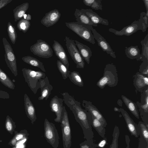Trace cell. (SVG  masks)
<instances>
[{"mask_svg": "<svg viewBox=\"0 0 148 148\" xmlns=\"http://www.w3.org/2000/svg\"><path fill=\"white\" fill-rule=\"evenodd\" d=\"M94 36L95 39L97 41L98 46L101 48L103 51L106 52L113 58H116L115 53L111 46L104 38L95 29L92 27L91 29Z\"/></svg>", "mask_w": 148, "mask_h": 148, "instance_id": "cell-11", "label": "cell"}, {"mask_svg": "<svg viewBox=\"0 0 148 148\" xmlns=\"http://www.w3.org/2000/svg\"><path fill=\"white\" fill-rule=\"evenodd\" d=\"M74 41L81 56L84 60L89 64L90 58L92 56V51L91 49L86 45L77 40H75Z\"/></svg>", "mask_w": 148, "mask_h": 148, "instance_id": "cell-21", "label": "cell"}, {"mask_svg": "<svg viewBox=\"0 0 148 148\" xmlns=\"http://www.w3.org/2000/svg\"><path fill=\"white\" fill-rule=\"evenodd\" d=\"M25 19L29 21L31 19V16L29 14H27V16L25 18Z\"/></svg>", "mask_w": 148, "mask_h": 148, "instance_id": "cell-47", "label": "cell"}, {"mask_svg": "<svg viewBox=\"0 0 148 148\" xmlns=\"http://www.w3.org/2000/svg\"><path fill=\"white\" fill-rule=\"evenodd\" d=\"M66 26L83 40L94 45L95 42L91 31L92 26H87L75 22H66Z\"/></svg>", "mask_w": 148, "mask_h": 148, "instance_id": "cell-4", "label": "cell"}, {"mask_svg": "<svg viewBox=\"0 0 148 148\" xmlns=\"http://www.w3.org/2000/svg\"><path fill=\"white\" fill-rule=\"evenodd\" d=\"M80 10L87 16L94 24L97 25L99 24L107 26L109 25V21L107 19L101 17L92 10L81 9Z\"/></svg>", "mask_w": 148, "mask_h": 148, "instance_id": "cell-19", "label": "cell"}, {"mask_svg": "<svg viewBox=\"0 0 148 148\" xmlns=\"http://www.w3.org/2000/svg\"><path fill=\"white\" fill-rule=\"evenodd\" d=\"M2 41L5 51V60L8 67L16 77L18 75V70L16 56L11 45L6 39L3 38Z\"/></svg>", "mask_w": 148, "mask_h": 148, "instance_id": "cell-7", "label": "cell"}, {"mask_svg": "<svg viewBox=\"0 0 148 148\" xmlns=\"http://www.w3.org/2000/svg\"><path fill=\"white\" fill-rule=\"evenodd\" d=\"M9 98V95L7 92L0 90V98L8 99Z\"/></svg>", "mask_w": 148, "mask_h": 148, "instance_id": "cell-42", "label": "cell"}, {"mask_svg": "<svg viewBox=\"0 0 148 148\" xmlns=\"http://www.w3.org/2000/svg\"><path fill=\"white\" fill-rule=\"evenodd\" d=\"M61 14L57 9L52 10L45 14L40 21L41 23L48 27L56 24L59 20Z\"/></svg>", "mask_w": 148, "mask_h": 148, "instance_id": "cell-13", "label": "cell"}, {"mask_svg": "<svg viewBox=\"0 0 148 148\" xmlns=\"http://www.w3.org/2000/svg\"><path fill=\"white\" fill-rule=\"evenodd\" d=\"M140 137L139 138L138 148H148V144L147 143L140 134Z\"/></svg>", "mask_w": 148, "mask_h": 148, "instance_id": "cell-41", "label": "cell"}, {"mask_svg": "<svg viewBox=\"0 0 148 148\" xmlns=\"http://www.w3.org/2000/svg\"><path fill=\"white\" fill-rule=\"evenodd\" d=\"M106 143V139H103L101 140L99 143L98 146L100 147H103Z\"/></svg>", "mask_w": 148, "mask_h": 148, "instance_id": "cell-45", "label": "cell"}, {"mask_svg": "<svg viewBox=\"0 0 148 148\" xmlns=\"http://www.w3.org/2000/svg\"><path fill=\"white\" fill-rule=\"evenodd\" d=\"M53 42L52 47L56 56L69 69V64L64 48L58 41L54 40Z\"/></svg>", "mask_w": 148, "mask_h": 148, "instance_id": "cell-16", "label": "cell"}, {"mask_svg": "<svg viewBox=\"0 0 148 148\" xmlns=\"http://www.w3.org/2000/svg\"><path fill=\"white\" fill-rule=\"evenodd\" d=\"M134 84L136 89L139 91H142L146 87H147L148 79L147 76H145L139 73H137L134 75Z\"/></svg>", "mask_w": 148, "mask_h": 148, "instance_id": "cell-20", "label": "cell"}, {"mask_svg": "<svg viewBox=\"0 0 148 148\" xmlns=\"http://www.w3.org/2000/svg\"><path fill=\"white\" fill-rule=\"evenodd\" d=\"M30 25L31 23L29 21L22 18L18 22L17 26L19 31L25 33L28 30Z\"/></svg>", "mask_w": 148, "mask_h": 148, "instance_id": "cell-33", "label": "cell"}, {"mask_svg": "<svg viewBox=\"0 0 148 148\" xmlns=\"http://www.w3.org/2000/svg\"><path fill=\"white\" fill-rule=\"evenodd\" d=\"M101 0H84V4L95 10H102Z\"/></svg>", "mask_w": 148, "mask_h": 148, "instance_id": "cell-32", "label": "cell"}, {"mask_svg": "<svg viewBox=\"0 0 148 148\" xmlns=\"http://www.w3.org/2000/svg\"><path fill=\"white\" fill-rule=\"evenodd\" d=\"M119 133L118 127L115 125L113 131L112 141L109 148H118V139Z\"/></svg>", "mask_w": 148, "mask_h": 148, "instance_id": "cell-35", "label": "cell"}, {"mask_svg": "<svg viewBox=\"0 0 148 148\" xmlns=\"http://www.w3.org/2000/svg\"><path fill=\"white\" fill-rule=\"evenodd\" d=\"M41 89L40 96L38 98L39 100H46L49 98L53 89L52 86L50 84L48 77L46 76L39 80Z\"/></svg>", "mask_w": 148, "mask_h": 148, "instance_id": "cell-17", "label": "cell"}, {"mask_svg": "<svg viewBox=\"0 0 148 148\" xmlns=\"http://www.w3.org/2000/svg\"><path fill=\"white\" fill-rule=\"evenodd\" d=\"M12 0H0V10L10 3Z\"/></svg>", "mask_w": 148, "mask_h": 148, "instance_id": "cell-43", "label": "cell"}, {"mask_svg": "<svg viewBox=\"0 0 148 148\" xmlns=\"http://www.w3.org/2000/svg\"><path fill=\"white\" fill-rule=\"evenodd\" d=\"M88 111L91 126L96 130L101 136L104 138L106 132L105 127L99 121L93 116Z\"/></svg>", "mask_w": 148, "mask_h": 148, "instance_id": "cell-24", "label": "cell"}, {"mask_svg": "<svg viewBox=\"0 0 148 148\" xmlns=\"http://www.w3.org/2000/svg\"><path fill=\"white\" fill-rule=\"evenodd\" d=\"M66 46L72 60L76 64L77 68L84 69L85 63L77 48L74 41L69 37H65Z\"/></svg>", "mask_w": 148, "mask_h": 148, "instance_id": "cell-9", "label": "cell"}, {"mask_svg": "<svg viewBox=\"0 0 148 148\" xmlns=\"http://www.w3.org/2000/svg\"><path fill=\"white\" fill-rule=\"evenodd\" d=\"M44 136L53 148H58L59 137L55 125L45 119L44 123Z\"/></svg>", "mask_w": 148, "mask_h": 148, "instance_id": "cell-6", "label": "cell"}, {"mask_svg": "<svg viewBox=\"0 0 148 148\" xmlns=\"http://www.w3.org/2000/svg\"><path fill=\"white\" fill-rule=\"evenodd\" d=\"M57 65L59 71L62 75L63 78L64 80L66 79L70 74V71L59 60H57Z\"/></svg>", "mask_w": 148, "mask_h": 148, "instance_id": "cell-34", "label": "cell"}, {"mask_svg": "<svg viewBox=\"0 0 148 148\" xmlns=\"http://www.w3.org/2000/svg\"><path fill=\"white\" fill-rule=\"evenodd\" d=\"M29 135V134L26 130H22V132H20L16 134L9 143L12 146H14L18 141L25 138Z\"/></svg>", "mask_w": 148, "mask_h": 148, "instance_id": "cell-37", "label": "cell"}, {"mask_svg": "<svg viewBox=\"0 0 148 148\" xmlns=\"http://www.w3.org/2000/svg\"><path fill=\"white\" fill-rule=\"evenodd\" d=\"M118 82V75L116 66L113 63L107 64L103 76L98 81L97 85L101 89L106 85L110 87L116 86Z\"/></svg>", "mask_w": 148, "mask_h": 148, "instance_id": "cell-2", "label": "cell"}, {"mask_svg": "<svg viewBox=\"0 0 148 148\" xmlns=\"http://www.w3.org/2000/svg\"><path fill=\"white\" fill-rule=\"evenodd\" d=\"M61 126L63 148H71V134L67 112L64 106L62 110Z\"/></svg>", "mask_w": 148, "mask_h": 148, "instance_id": "cell-5", "label": "cell"}, {"mask_svg": "<svg viewBox=\"0 0 148 148\" xmlns=\"http://www.w3.org/2000/svg\"><path fill=\"white\" fill-rule=\"evenodd\" d=\"M82 105L86 110L89 112L93 116L99 121L104 127H106L107 123L106 120L98 109L91 102L83 100Z\"/></svg>", "mask_w": 148, "mask_h": 148, "instance_id": "cell-15", "label": "cell"}, {"mask_svg": "<svg viewBox=\"0 0 148 148\" xmlns=\"http://www.w3.org/2000/svg\"><path fill=\"white\" fill-rule=\"evenodd\" d=\"M64 103L73 113L75 119L81 126L84 138L87 140L92 139L93 133L92 130L88 112L81 107V103L75 100L67 92L61 93Z\"/></svg>", "mask_w": 148, "mask_h": 148, "instance_id": "cell-1", "label": "cell"}, {"mask_svg": "<svg viewBox=\"0 0 148 148\" xmlns=\"http://www.w3.org/2000/svg\"><path fill=\"white\" fill-rule=\"evenodd\" d=\"M125 140L126 143V148H130V140L129 136L127 135H126L125 136Z\"/></svg>", "mask_w": 148, "mask_h": 148, "instance_id": "cell-44", "label": "cell"}, {"mask_svg": "<svg viewBox=\"0 0 148 148\" xmlns=\"http://www.w3.org/2000/svg\"><path fill=\"white\" fill-rule=\"evenodd\" d=\"M63 100L62 99L56 95L52 98L50 102V107L51 111L55 113L56 117L54 121L57 123H61L62 112L63 108Z\"/></svg>", "mask_w": 148, "mask_h": 148, "instance_id": "cell-12", "label": "cell"}, {"mask_svg": "<svg viewBox=\"0 0 148 148\" xmlns=\"http://www.w3.org/2000/svg\"><path fill=\"white\" fill-rule=\"evenodd\" d=\"M74 15L76 22L79 24L87 26H97L92 23L88 17L82 13L80 10L76 8Z\"/></svg>", "mask_w": 148, "mask_h": 148, "instance_id": "cell-22", "label": "cell"}, {"mask_svg": "<svg viewBox=\"0 0 148 148\" xmlns=\"http://www.w3.org/2000/svg\"><path fill=\"white\" fill-rule=\"evenodd\" d=\"M24 106L25 113L27 117L33 124L37 119L35 107L27 95H24Z\"/></svg>", "mask_w": 148, "mask_h": 148, "instance_id": "cell-18", "label": "cell"}, {"mask_svg": "<svg viewBox=\"0 0 148 148\" xmlns=\"http://www.w3.org/2000/svg\"><path fill=\"white\" fill-rule=\"evenodd\" d=\"M30 49L34 55L42 58H48L53 55V51L50 45L41 39L37 40L36 43L30 46Z\"/></svg>", "mask_w": 148, "mask_h": 148, "instance_id": "cell-8", "label": "cell"}, {"mask_svg": "<svg viewBox=\"0 0 148 148\" xmlns=\"http://www.w3.org/2000/svg\"><path fill=\"white\" fill-rule=\"evenodd\" d=\"M68 77L70 81L75 84L79 87L84 86L82 79L78 72L74 71L71 72Z\"/></svg>", "mask_w": 148, "mask_h": 148, "instance_id": "cell-29", "label": "cell"}, {"mask_svg": "<svg viewBox=\"0 0 148 148\" xmlns=\"http://www.w3.org/2000/svg\"><path fill=\"white\" fill-rule=\"evenodd\" d=\"M7 31L9 37L13 44L15 43L17 38L16 31L14 26L9 22L7 24Z\"/></svg>", "mask_w": 148, "mask_h": 148, "instance_id": "cell-30", "label": "cell"}, {"mask_svg": "<svg viewBox=\"0 0 148 148\" xmlns=\"http://www.w3.org/2000/svg\"><path fill=\"white\" fill-rule=\"evenodd\" d=\"M121 98L129 110L136 118L139 119V112L136 104L125 96L122 95Z\"/></svg>", "mask_w": 148, "mask_h": 148, "instance_id": "cell-26", "label": "cell"}, {"mask_svg": "<svg viewBox=\"0 0 148 148\" xmlns=\"http://www.w3.org/2000/svg\"><path fill=\"white\" fill-rule=\"evenodd\" d=\"M125 52L126 56L130 59H136L137 61L142 60V57L138 45L126 47L125 48Z\"/></svg>", "mask_w": 148, "mask_h": 148, "instance_id": "cell-23", "label": "cell"}, {"mask_svg": "<svg viewBox=\"0 0 148 148\" xmlns=\"http://www.w3.org/2000/svg\"><path fill=\"white\" fill-rule=\"evenodd\" d=\"M140 66L139 71L144 74L148 75V60H144Z\"/></svg>", "mask_w": 148, "mask_h": 148, "instance_id": "cell-40", "label": "cell"}, {"mask_svg": "<svg viewBox=\"0 0 148 148\" xmlns=\"http://www.w3.org/2000/svg\"><path fill=\"white\" fill-rule=\"evenodd\" d=\"M114 110L115 111H118L120 112V109L116 107H114Z\"/></svg>", "mask_w": 148, "mask_h": 148, "instance_id": "cell-49", "label": "cell"}, {"mask_svg": "<svg viewBox=\"0 0 148 148\" xmlns=\"http://www.w3.org/2000/svg\"><path fill=\"white\" fill-rule=\"evenodd\" d=\"M25 82L34 94L40 88L39 80L46 77L45 73L40 71H35L29 69L23 68L22 70Z\"/></svg>", "mask_w": 148, "mask_h": 148, "instance_id": "cell-3", "label": "cell"}, {"mask_svg": "<svg viewBox=\"0 0 148 148\" xmlns=\"http://www.w3.org/2000/svg\"><path fill=\"white\" fill-rule=\"evenodd\" d=\"M140 43L142 46V52L141 56V61L144 60H148V34H147L144 39L142 40Z\"/></svg>", "mask_w": 148, "mask_h": 148, "instance_id": "cell-31", "label": "cell"}, {"mask_svg": "<svg viewBox=\"0 0 148 148\" xmlns=\"http://www.w3.org/2000/svg\"><path fill=\"white\" fill-rule=\"evenodd\" d=\"M119 109L125 119L127 128L131 134L135 137H138L140 135V132L138 125L125 110L122 108H120Z\"/></svg>", "mask_w": 148, "mask_h": 148, "instance_id": "cell-14", "label": "cell"}, {"mask_svg": "<svg viewBox=\"0 0 148 148\" xmlns=\"http://www.w3.org/2000/svg\"><path fill=\"white\" fill-rule=\"evenodd\" d=\"M25 62L32 66L38 68L43 71L45 72L43 64L37 59L29 56H27L22 58Z\"/></svg>", "mask_w": 148, "mask_h": 148, "instance_id": "cell-27", "label": "cell"}, {"mask_svg": "<svg viewBox=\"0 0 148 148\" xmlns=\"http://www.w3.org/2000/svg\"><path fill=\"white\" fill-rule=\"evenodd\" d=\"M140 132V134L148 144V127L143 122L139 121L137 125Z\"/></svg>", "mask_w": 148, "mask_h": 148, "instance_id": "cell-36", "label": "cell"}, {"mask_svg": "<svg viewBox=\"0 0 148 148\" xmlns=\"http://www.w3.org/2000/svg\"><path fill=\"white\" fill-rule=\"evenodd\" d=\"M0 81L5 86L14 90L15 85L6 74L0 68Z\"/></svg>", "mask_w": 148, "mask_h": 148, "instance_id": "cell-28", "label": "cell"}, {"mask_svg": "<svg viewBox=\"0 0 148 148\" xmlns=\"http://www.w3.org/2000/svg\"><path fill=\"white\" fill-rule=\"evenodd\" d=\"M5 126L7 130L11 134H12L16 127L15 123L8 115L6 116L5 121Z\"/></svg>", "mask_w": 148, "mask_h": 148, "instance_id": "cell-38", "label": "cell"}, {"mask_svg": "<svg viewBox=\"0 0 148 148\" xmlns=\"http://www.w3.org/2000/svg\"><path fill=\"white\" fill-rule=\"evenodd\" d=\"M148 16L146 15V12H143L140 13V18L139 19L143 27V32L146 31L148 27Z\"/></svg>", "mask_w": 148, "mask_h": 148, "instance_id": "cell-39", "label": "cell"}, {"mask_svg": "<svg viewBox=\"0 0 148 148\" xmlns=\"http://www.w3.org/2000/svg\"><path fill=\"white\" fill-rule=\"evenodd\" d=\"M89 146L85 144L81 146V148H89Z\"/></svg>", "mask_w": 148, "mask_h": 148, "instance_id": "cell-48", "label": "cell"}, {"mask_svg": "<svg viewBox=\"0 0 148 148\" xmlns=\"http://www.w3.org/2000/svg\"><path fill=\"white\" fill-rule=\"evenodd\" d=\"M138 30H143V27L140 21L135 20L130 25L125 26L120 30H118L112 28L109 29V31L114 34L116 35L122 36L125 35L129 36Z\"/></svg>", "mask_w": 148, "mask_h": 148, "instance_id": "cell-10", "label": "cell"}, {"mask_svg": "<svg viewBox=\"0 0 148 148\" xmlns=\"http://www.w3.org/2000/svg\"><path fill=\"white\" fill-rule=\"evenodd\" d=\"M29 7V3L25 2L16 7L13 9L14 16L15 22L22 19L24 15L25 14Z\"/></svg>", "mask_w": 148, "mask_h": 148, "instance_id": "cell-25", "label": "cell"}, {"mask_svg": "<svg viewBox=\"0 0 148 148\" xmlns=\"http://www.w3.org/2000/svg\"><path fill=\"white\" fill-rule=\"evenodd\" d=\"M145 6L146 12V15L147 16H148V0H143Z\"/></svg>", "mask_w": 148, "mask_h": 148, "instance_id": "cell-46", "label": "cell"}]
</instances>
